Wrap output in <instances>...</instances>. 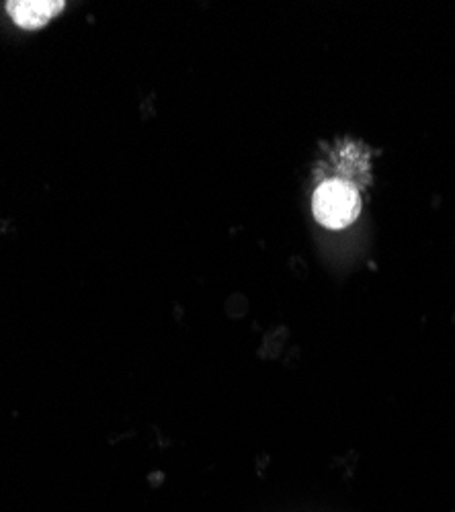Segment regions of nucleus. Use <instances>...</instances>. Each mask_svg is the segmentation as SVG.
<instances>
[{
	"mask_svg": "<svg viewBox=\"0 0 455 512\" xmlns=\"http://www.w3.org/2000/svg\"><path fill=\"white\" fill-rule=\"evenodd\" d=\"M314 218L330 228L343 230L351 226L361 213V199L355 187L343 181H326L322 183L312 199Z\"/></svg>",
	"mask_w": 455,
	"mask_h": 512,
	"instance_id": "f257e3e1",
	"label": "nucleus"
},
{
	"mask_svg": "<svg viewBox=\"0 0 455 512\" xmlns=\"http://www.w3.org/2000/svg\"><path fill=\"white\" fill-rule=\"evenodd\" d=\"M64 9V0H11V3H7V11L13 21L27 31L46 27Z\"/></svg>",
	"mask_w": 455,
	"mask_h": 512,
	"instance_id": "f03ea898",
	"label": "nucleus"
}]
</instances>
